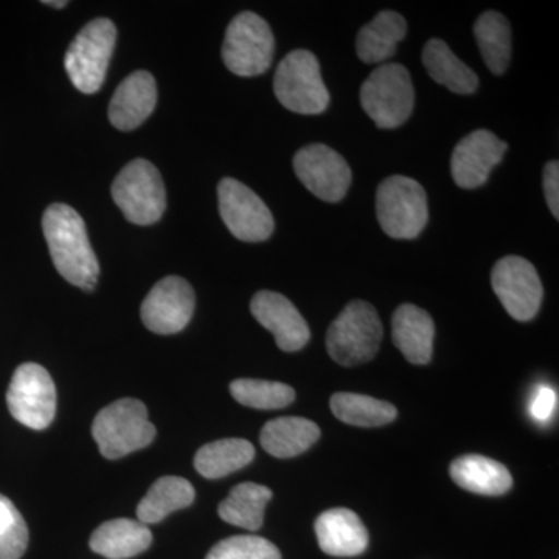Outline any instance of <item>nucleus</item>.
Instances as JSON below:
<instances>
[{"instance_id":"1","label":"nucleus","mask_w":559,"mask_h":559,"mask_svg":"<svg viewBox=\"0 0 559 559\" xmlns=\"http://www.w3.org/2000/svg\"><path fill=\"white\" fill-rule=\"evenodd\" d=\"M43 229L51 261L62 277L81 289L94 290L100 264L80 213L68 204H51L44 212Z\"/></svg>"},{"instance_id":"2","label":"nucleus","mask_w":559,"mask_h":559,"mask_svg":"<svg viewBox=\"0 0 559 559\" xmlns=\"http://www.w3.org/2000/svg\"><path fill=\"white\" fill-rule=\"evenodd\" d=\"M382 334L384 330L373 305L349 301L326 331V352L341 366H360L377 356Z\"/></svg>"},{"instance_id":"3","label":"nucleus","mask_w":559,"mask_h":559,"mask_svg":"<svg viewBox=\"0 0 559 559\" xmlns=\"http://www.w3.org/2000/svg\"><path fill=\"white\" fill-rule=\"evenodd\" d=\"M92 436L103 457L117 460L150 447L156 439V428L142 401L123 399L98 412Z\"/></svg>"},{"instance_id":"4","label":"nucleus","mask_w":559,"mask_h":559,"mask_svg":"<svg viewBox=\"0 0 559 559\" xmlns=\"http://www.w3.org/2000/svg\"><path fill=\"white\" fill-rule=\"evenodd\" d=\"M360 106L380 130H396L411 119L415 90L409 70L388 62L370 73L360 86Z\"/></svg>"},{"instance_id":"5","label":"nucleus","mask_w":559,"mask_h":559,"mask_svg":"<svg viewBox=\"0 0 559 559\" xmlns=\"http://www.w3.org/2000/svg\"><path fill=\"white\" fill-rule=\"evenodd\" d=\"M377 216L393 240H415L428 226V194L407 176H390L377 190Z\"/></svg>"},{"instance_id":"6","label":"nucleus","mask_w":559,"mask_h":559,"mask_svg":"<svg viewBox=\"0 0 559 559\" xmlns=\"http://www.w3.org/2000/svg\"><path fill=\"white\" fill-rule=\"evenodd\" d=\"M274 92L286 109L301 116H319L330 106L318 57L310 50H294L283 58L275 72Z\"/></svg>"},{"instance_id":"7","label":"nucleus","mask_w":559,"mask_h":559,"mask_svg":"<svg viewBox=\"0 0 559 559\" xmlns=\"http://www.w3.org/2000/svg\"><path fill=\"white\" fill-rule=\"evenodd\" d=\"M117 28L106 17L90 22L70 44L64 66L70 81L83 94L100 91L116 49Z\"/></svg>"},{"instance_id":"8","label":"nucleus","mask_w":559,"mask_h":559,"mask_svg":"<svg viewBox=\"0 0 559 559\" xmlns=\"http://www.w3.org/2000/svg\"><path fill=\"white\" fill-rule=\"evenodd\" d=\"M110 191L124 218L138 226L157 223L167 209V193L160 173L145 159L128 164L114 180Z\"/></svg>"},{"instance_id":"9","label":"nucleus","mask_w":559,"mask_h":559,"mask_svg":"<svg viewBox=\"0 0 559 559\" xmlns=\"http://www.w3.org/2000/svg\"><path fill=\"white\" fill-rule=\"evenodd\" d=\"M275 39L270 24L252 13H242L231 20L223 44V61L238 76H257L271 68Z\"/></svg>"},{"instance_id":"10","label":"nucleus","mask_w":559,"mask_h":559,"mask_svg":"<svg viewBox=\"0 0 559 559\" xmlns=\"http://www.w3.org/2000/svg\"><path fill=\"white\" fill-rule=\"evenodd\" d=\"M7 404L21 425L35 430L49 428L57 414V388L49 371L35 362L17 367L7 392Z\"/></svg>"},{"instance_id":"11","label":"nucleus","mask_w":559,"mask_h":559,"mask_svg":"<svg viewBox=\"0 0 559 559\" xmlns=\"http://www.w3.org/2000/svg\"><path fill=\"white\" fill-rule=\"evenodd\" d=\"M218 202L221 218L238 240L261 242L274 234L275 223L271 210L255 191L250 190L240 180H221Z\"/></svg>"},{"instance_id":"12","label":"nucleus","mask_w":559,"mask_h":559,"mask_svg":"<svg viewBox=\"0 0 559 559\" xmlns=\"http://www.w3.org/2000/svg\"><path fill=\"white\" fill-rule=\"evenodd\" d=\"M491 285L507 312L518 322L536 318L543 304L544 288L538 271L518 255L500 259L491 272Z\"/></svg>"},{"instance_id":"13","label":"nucleus","mask_w":559,"mask_h":559,"mask_svg":"<svg viewBox=\"0 0 559 559\" xmlns=\"http://www.w3.org/2000/svg\"><path fill=\"white\" fill-rule=\"evenodd\" d=\"M293 165L297 178L319 200L336 204L347 197L353 173L337 151L311 143L297 151Z\"/></svg>"},{"instance_id":"14","label":"nucleus","mask_w":559,"mask_h":559,"mask_svg":"<svg viewBox=\"0 0 559 559\" xmlns=\"http://www.w3.org/2000/svg\"><path fill=\"white\" fill-rule=\"evenodd\" d=\"M194 290L187 280L162 278L143 300L142 314L146 329L156 334L180 333L189 325L194 311Z\"/></svg>"},{"instance_id":"15","label":"nucleus","mask_w":559,"mask_h":559,"mask_svg":"<svg viewBox=\"0 0 559 559\" xmlns=\"http://www.w3.org/2000/svg\"><path fill=\"white\" fill-rule=\"evenodd\" d=\"M509 145L488 130L469 132L452 151L451 175L460 189L474 190L488 182L492 168L506 156Z\"/></svg>"},{"instance_id":"16","label":"nucleus","mask_w":559,"mask_h":559,"mask_svg":"<svg viewBox=\"0 0 559 559\" xmlns=\"http://www.w3.org/2000/svg\"><path fill=\"white\" fill-rule=\"evenodd\" d=\"M250 312L274 334L283 352H299L311 340L310 326L293 301L274 290H260L250 301Z\"/></svg>"},{"instance_id":"17","label":"nucleus","mask_w":559,"mask_h":559,"mask_svg":"<svg viewBox=\"0 0 559 559\" xmlns=\"http://www.w3.org/2000/svg\"><path fill=\"white\" fill-rule=\"evenodd\" d=\"M156 80L145 70L131 73L121 81L109 103V120L117 130L132 131L139 128L156 108Z\"/></svg>"},{"instance_id":"18","label":"nucleus","mask_w":559,"mask_h":559,"mask_svg":"<svg viewBox=\"0 0 559 559\" xmlns=\"http://www.w3.org/2000/svg\"><path fill=\"white\" fill-rule=\"evenodd\" d=\"M314 528L320 549L330 557H358L369 547V532L355 511H325L316 520Z\"/></svg>"},{"instance_id":"19","label":"nucleus","mask_w":559,"mask_h":559,"mask_svg":"<svg viewBox=\"0 0 559 559\" xmlns=\"http://www.w3.org/2000/svg\"><path fill=\"white\" fill-rule=\"evenodd\" d=\"M392 337L404 358L425 366L432 358L436 325L428 311L417 305L403 304L392 318Z\"/></svg>"},{"instance_id":"20","label":"nucleus","mask_w":559,"mask_h":559,"mask_svg":"<svg viewBox=\"0 0 559 559\" xmlns=\"http://www.w3.org/2000/svg\"><path fill=\"white\" fill-rule=\"evenodd\" d=\"M450 474L460 488L474 495L502 496L513 487V477L507 466L485 455L468 454L455 459Z\"/></svg>"},{"instance_id":"21","label":"nucleus","mask_w":559,"mask_h":559,"mask_svg":"<svg viewBox=\"0 0 559 559\" xmlns=\"http://www.w3.org/2000/svg\"><path fill=\"white\" fill-rule=\"evenodd\" d=\"M406 35V20L400 13L381 11L360 28L356 38V53L366 64H382L395 55L396 47Z\"/></svg>"},{"instance_id":"22","label":"nucleus","mask_w":559,"mask_h":559,"mask_svg":"<svg viewBox=\"0 0 559 559\" xmlns=\"http://www.w3.org/2000/svg\"><path fill=\"white\" fill-rule=\"evenodd\" d=\"M153 543L148 525L140 521L112 520L105 522L91 536L90 546L95 554L108 559H128L143 554Z\"/></svg>"},{"instance_id":"23","label":"nucleus","mask_w":559,"mask_h":559,"mask_svg":"<svg viewBox=\"0 0 559 559\" xmlns=\"http://www.w3.org/2000/svg\"><path fill=\"white\" fill-rule=\"evenodd\" d=\"M421 60L430 79L454 94L473 95L479 90V76L469 66L459 60L444 40H428Z\"/></svg>"},{"instance_id":"24","label":"nucleus","mask_w":559,"mask_h":559,"mask_svg":"<svg viewBox=\"0 0 559 559\" xmlns=\"http://www.w3.org/2000/svg\"><path fill=\"white\" fill-rule=\"evenodd\" d=\"M319 437V426L310 419L282 417L264 425L260 441L267 454L277 459H290L310 450Z\"/></svg>"},{"instance_id":"25","label":"nucleus","mask_w":559,"mask_h":559,"mask_svg":"<svg viewBox=\"0 0 559 559\" xmlns=\"http://www.w3.org/2000/svg\"><path fill=\"white\" fill-rule=\"evenodd\" d=\"M255 457V448L248 440L224 439L212 441L197 452L194 468L205 479L215 480L229 476L248 466Z\"/></svg>"},{"instance_id":"26","label":"nucleus","mask_w":559,"mask_h":559,"mask_svg":"<svg viewBox=\"0 0 559 559\" xmlns=\"http://www.w3.org/2000/svg\"><path fill=\"white\" fill-rule=\"evenodd\" d=\"M194 500V488L182 477L167 476L154 481L145 498L140 500L138 518L142 524H157L173 511L190 507Z\"/></svg>"},{"instance_id":"27","label":"nucleus","mask_w":559,"mask_h":559,"mask_svg":"<svg viewBox=\"0 0 559 559\" xmlns=\"http://www.w3.org/2000/svg\"><path fill=\"white\" fill-rule=\"evenodd\" d=\"M271 499L272 491L264 485L252 484V481L237 485L231 489L229 498L219 503L221 520L255 532L263 525L264 510Z\"/></svg>"},{"instance_id":"28","label":"nucleus","mask_w":559,"mask_h":559,"mask_svg":"<svg viewBox=\"0 0 559 559\" xmlns=\"http://www.w3.org/2000/svg\"><path fill=\"white\" fill-rule=\"evenodd\" d=\"M474 35L487 68L495 75H503L511 60L509 20L498 11H485L474 24Z\"/></svg>"},{"instance_id":"29","label":"nucleus","mask_w":559,"mask_h":559,"mask_svg":"<svg viewBox=\"0 0 559 559\" xmlns=\"http://www.w3.org/2000/svg\"><path fill=\"white\" fill-rule=\"evenodd\" d=\"M331 411L337 419L359 428H378L395 421L396 412L388 401L371 399L359 393H334L330 401Z\"/></svg>"},{"instance_id":"30","label":"nucleus","mask_w":559,"mask_h":559,"mask_svg":"<svg viewBox=\"0 0 559 559\" xmlns=\"http://www.w3.org/2000/svg\"><path fill=\"white\" fill-rule=\"evenodd\" d=\"M230 393L238 403L260 411L283 409L296 400V390L288 384L263 380H237Z\"/></svg>"},{"instance_id":"31","label":"nucleus","mask_w":559,"mask_h":559,"mask_svg":"<svg viewBox=\"0 0 559 559\" xmlns=\"http://www.w3.org/2000/svg\"><path fill=\"white\" fill-rule=\"evenodd\" d=\"M27 546L24 518L7 496L0 495V559H21Z\"/></svg>"},{"instance_id":"32","label":"nucleus","mask_w":559,"mask_h":559,"mask_svg":"<svg viewBox=\"0 0 559 559\" xmlns=\"http://www.w3.org/2000/svg\"><path fill=\"white\" fill-rule=\"evenodd\" d=\"M205 559H282V554L271 540L242 535L221 540Z\"/></svg>"},{"instance_id":"33","label":"nucleus","mask_w":559,"mask_h":559,"mask_svg":"<svg viewBox=\"0 0 559 559\" xmlns=\"http://www.w3.org/2000/svg\"><path fill=\"white\" fill-rule=\"evenodd\" d=\"M558 396L554 389L543 385L538 389L536 395L533 396L532 404H530V414L539 423L549 421L557 411Z\"/></svg>"},{"instance_id":"34","label":"nucleus","mask_w":559,"mask_h":559,"mask_svg":"<svg viewBox=\"0 0 559 559\" xmlns=\"http://www.w3.org/2000/svg\"><path fill=\"white\" fill-rule=\"evenodd\" d=\"M544 193L549 204L551 215L559 219V164L558 160H551L544 167Z\"/></svg>"},{"instance_id":"35","label":"nucleus","mask_w":559,"mask_h":559,"mask_svg":"<svg viewBox=\"0 0 559 559\" xmlns=\"http://www.w3.org/2000/svg\"><path fill=\"white\" fill-rule=\"evenodd\" d=\"M44 5L55 7V9H64V7H68V2H64V0H61V2H43Z\"/></svg>"}]
</instances>
